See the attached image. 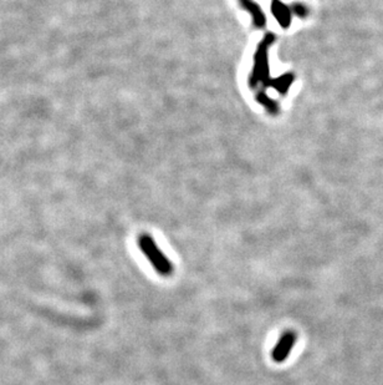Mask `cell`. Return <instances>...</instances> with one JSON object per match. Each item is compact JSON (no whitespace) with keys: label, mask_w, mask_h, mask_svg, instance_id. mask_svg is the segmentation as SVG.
<instances>
[{"label":"cell","mask_w":383,"mask_h":385,"mask_svg":"<svg viewBox=\"0 0 383 385\" xmlns=\"http://www.w3.org/2000/svg\"><path fill=\"white\" fill-rule=\"evenodd\" d=\"M296 341L297 336L295 332H285V333L280 337L276 346L274 347L273 352H271V359H273L275 363H283V362H285L287 357H289L290 352L294 348Z\"/></svg>","instance_id":"obj_3"},{"label":"cell","mask_w":383,"mask_h":385,"mask_svg":"<svg viewBox=\"0 0 383 385\" xmlns=\"http://www.w3.org/2000/svg\"><path fill=\"white\" fill-rule=\"evenodd\" d=\"M271 11L274 12L275 17L278 19V21L280 22L283 26H289L290 24V17H291V12H290L289 7L286 5H284L283 2H280L279 0H274L273 4H271Z\"/></svg>","instance_id":"obj_4"},{"label":"cell","mask_w":383,"mask_h":385,"mask_svg":"<svg viewBox=\"0 0 383 385\" xmlns=\"http://www.w3.org/2000/svg\"><path fill=\"white\" fill-rule=\"evenodd\" d=\"M241 4L244 5V6L246 7V10H249V11L251 12V15H253L254 17V24L256 25V26L261 27L265 25V16H264L263 11L260 10V7H259V5L254 4L251 0H240Z\"/></svg>","instance_id":"obj_5"},{"label":"cell","mask_w":383,"mask_h":385,"mask_svg":"<svg viewBox=\"0 0 383 385\" xmlns=\"http://www.w3.org/2000/svg\"><path fill=\"white\" fill-rule=\"evenodd\" d=\"M138 247H140L141 252L146 256L147 261L150 262L151 266L153 267L158 274L163 277H168L173 273V266L171 263L167 256L160 250L157 243L155 242L150 235H141L138 237Z\"/></svg>","instance_id":"obj_1"},{"label":"cell","mask_w":383,"mask_h":385,"mask_svg":"<svg viewBox=\"0 0 383 385\" xmlns=\"http://www.w3.org/2000/svg\"><path fill=\"white\" fill-rule=\"evenodd\" d=\"M274 41V35L269 34L268 36L264 39V41L261 42L260 46H259L258 51L255 55V66H254L253 72H251L250 76V85L251 86H255L259 81H264V80H268L269 75V67H268V47L271 42Z\"/></svg>","instance_id":"obj_2"}]
</instances>
